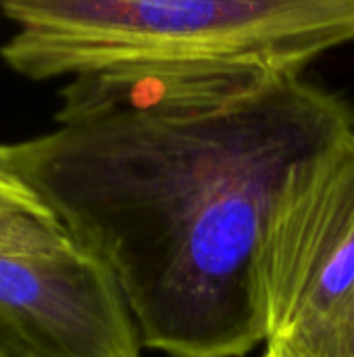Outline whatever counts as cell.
<instances>
[{"label": "cell", "instance_id": "cell-1", "mask_svg": "<svg viewBox=\"0 0 354 357\" xmlns=\"http://www.w3.org/2000/svg\"><path fill=\"white\" fill-rule=\"evenodd\" d=\"M10 172L117 278L142 347L244 357L267 341L261 251L292 180L354 134L296 71L159 67L75 77Z\"/></svg>", "mask_w": 354, "mask_h": 357}, {"label": "cell", "instance_id": "cell-2", "mask_svg": "<svg viewBox=\"0 0 354 357\" xmlns=\"http://www.w3.org/2000/svg\"><path fill=\"white\" fill-rule=\"evenodd\" d=\"M0 48L29 79L159 67L305 73L354 42V0H0Z\"/></svg>", "mask_w": 354, "mask_h": 357}, {"label": "cell", "instance_id": "cell-3", "mask_svg": "<svg viewBox=\"0 0 354 357\" xmlns=\"http://www.w3.org/2000/svg\"><path fill=\"white\" fill-rule=\"evenodd\" d=\"M259 266L267 345L354 357V134L292 180Z\"/></svg>", "mask_w": 354, "mask_h": 357}, {"label": "cell", "instance_id": "cell-4", "mask_svg": "<svg viewBox=\"0 0 354 357\" xmlns=\"http://www.w3.org/2000/svg\"><path fill=\"white\" fill-rule=\"evenodd\" d=\"M113 272L50 213H0V349L10 357H140Z\"/></svg>", "mask_w": 354, "mask_h": 357}, {"label": "cell", "instance_id": "cell-5", "mask_svg": "<svg viewBox=\"0 0 354 357\" xmlns=\"http://www.w3.org/2000/svg\"><path fill=\"white\" fill-rule=\"evenodd\" d=\"M6 211L50 213L42 205V201L10 172L4 159V146H0V213H6Z\"/></svg>", "mask_w": 354, "mask_h": 357}, {"label": "cell", "instance_id": "cell-6", "mask_svg": "<svg viewBox=\"0 0 354 357\" xmlns=\"http://www.w3.org/2000/svg\"><path fill=\"white\" fill-rule=\"evenodd\" d=\"M263 357H296V356H292V354H288V351H284V349H277V347H273V345H267V351L263 354Z\"/></svg>", "mask_w": 354, "mask_h": 357}, {"label": "cell", "instance_id": "cell-7", "mask_svg": "<svg viewBox=\"0 0 354 357\" xmlns=\"http://www.w3.org/2000/svg\"><path fill=\"white\" fill-rule=\"evenodd\" d=\"M0 357H10V356H8V354H4V351L0 349Z\"/></svg>", "mask_w": 354, "mask_h": 357}]
</instances>
